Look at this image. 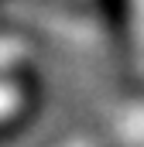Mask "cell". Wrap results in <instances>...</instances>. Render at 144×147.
I'll list each match as a JSON object with an SVG mask.
<instances>
[{
  "label": "cell",
  "mask_w": 144,
  "mask_h": 147,
  "mask_svg": "<svg viewBox=\"0 0 144 147\" xmlns=\"http://www.w3.org/2000/svg\"><path fill=\"white\" fill-rule=\"evenodd\" d=\"M72 147H100V144H72Z\"/></svg>",
  "instance_id": "6da1fadb"
}]
</instances>
